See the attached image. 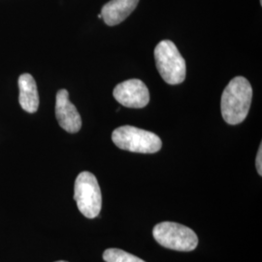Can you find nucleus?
Masks as SVG:
<instances>
[{"mask_svg":"<svg viewBox=\"0 0 262 262\" xmlns=\"http://www.w3.org/2000/svg\"><path fill=\"white\" fill-rule=\"evenodd\" d=\"M74 199L79 211L88 219L99 215L102 207V195L97 179L91 172L78 175L74 186Z\"/></svg>","mask_w":262,"mask_h":262,"instance_id":"39448f33","label":"nucleus"},{"mask_svg":"<svg viewBox=\"0 0 262 262\" xmlns=\"http://www.w3.org/2000/svg\"><path fill=\"white\" fill-rule=\"evenodd\" d=\"M103 259L106 262H146L120 249L106 250L103 253Z\"/></svg>","mask_w":262,"mask_h":262,"instance_id":"9d476101","label":"nucleus"},{"mask_svg":"<svg viewBox=\"0 0 262 262\" xmlns=\"http://www.w3.org/2000/svg\"><path fill=\"white\" fill-rule=\"evenodd\" d=\"M253 98V89L250 82L244 77L232 79L222 95L221 109L225 122L239 124L247 118Z\"/></svg>","mask_w":262,"mask_h":262,"instance_id":"f257e3e1","label":"nucleus"},{"mask_svg":"<svg viewBox=\"0 0 262 262\" xmlns=\"http://www.w3.org/2000/svg\"><path fill=\"white\" fill-rule=\"evenodd\" d=\"M112 140L118 148L132 152L155 154L162 147L157 134L130 125L116 128L113 131Z\"/></svg>","mask_w":262,"mask_h":262,"instance_id":"7ed1b4c3","label":"nucleus"},{"mask_svg":"<svg viewBox=\"0 0 262 262\" xmlns=\"http://www.w3.org/2000/svg\"><path fill=\"white\" fill-rule=\"evenodd\" d=\"M56 262H67V261H64V260H59V261H56Z\"/></svg>","mask_w":262,"mask_h":262,"instance_id":"ddd939ff","label":"nucleus"},{"mask_svg":"<svg viewBox=\"0 0 262 262\" xmlns=\"http://www.w3.org/2000/svg\"><path fill=\"white\" fill-rule=\"evenodd\" d=\"M139 0H111L106 3L101 16L106 25L114 27L126 19L138 5Z\"/></svg>","mask_w":262,"mask_h":262,"instance_id":"6e6552de","label":"nucleus"},{"mask_svg":"<svg viewBox=\"0 0 262 262\" xmlns=\"http://www.w3.org/2000/svg\"><path fill=\"white\" fill-rule=\"evenodd\" d=\"M152 235L162 247L179 251L190 252L196 249L198 237L195 232L186 225L172 222H163L154 227Z\"/></svg>","mask_w":262,"mask_h":262,"instance_id":"20e7f679","label":"nucleus"},{"mask_svg":"<svg viewBox=\"0 0 262 262\" xmlns=\"http://www.w3.org/2000/svg\"><path fill=\"white\" fill-rule=\"evenodd\" d=\"M155 58L159 74L167 84H182L185 81L186 61L172 41L159 42L155 49Z\"/></svg>","mask_w":262,"mask_h":262,"instance_id":"f03ea898","label":"nucleus"},{"mask_svg":"<svg viewBox=\"0 0 262 262\" xmlns=\"http://www.w3.org/2000/svg\"><path fill=\"white\" fill-rule=\"evenodd\" d=\"M98 18H99V19H101V18H102V16H101V14H99V15H98Z\"/></svg>","mask_w":262,"mask_h":262,"instance_id":"f8f14e48","label":"nucleus"},{"mask_svg":"<svg viewBox=\"0 0 262 262\" xmlns=\"http://www.w3.org/2000/svg\"><path fill=\"white\" fill-rule=\"evenodd\" d=\"M19 102L20 107L28 113L36 112L39 107V95L37 85L34 78L28 73L19 76Z\"/></svg>","mask_w":262,"mask_h":262,"instance_id":"1a4fd4ad","label":"nucleus"},{"mask_svg":"<svg viewBox=\"0 0 262 262\" xmlns=\"http://www.w3.org/2000/svg\"><path fill=\"white\" fill-rule=\"evenodd\" d=\"M56 117L59 125L69 133H76L82 127L81 116L70 102L66 90H59L56 94Z\"/></svg>","mask_w":262,"mask_h":262,"instance_id":"0eeeda50","label":"nucleus"},{"mask_svg":"<svg viewBox=\"0 0 262 262\" xmlns=\"http://www.w3.org/2000/svg\"><path fill=\"white\" fill-rule=\"evenodd\" d=\"M113 95L122 106L128 108H144L150 102L147 85L138 79H131L116 85Z\"/></svg>","mask_w":262,"mask_h":262,"instance_id":"423d86ee","label":"nucleus"},{"mask_svg":"<svg viewBox=\"0 0 262 262\" xmlns=\"http://www.w3.org/2000/svg\"><path fill=\"white\" fill-rule=\"evenodd\" d=\"M255 165H256V170L258 172V174L261 176L262 175V145L259 146L258 149V152L256 156V159H255Z\"/></svg>","mask_w":262,"mask_h":262,"instance_id":"9b49d317","label":"nucleus"}]
</instances>
